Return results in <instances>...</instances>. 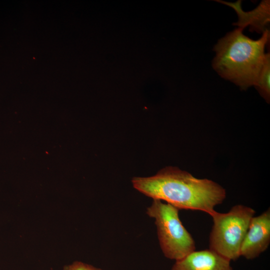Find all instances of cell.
Segmentation results:
<instances>
[{"label": "cell", "mask_w": 270, "mask_h": 270, "mask_svg": "<svg viewBox=\"0 0 270 270\" xmlns=\"http://www.w3.org/2000/svg\"><path fill=\"white\" fill-rule=\"evenodd\" d=\"M270 243V208L253 216L241 244L240 256L247 260L258 257Z\"/></svg>", "instance_id": "obj_5"}, {"label": "cell", "mask_w": 270, "mask_h": 270, "mask_svg": "<svg viewBox=\"0 0 270 270\" xmlns=\"http://www.w3.org/2000/svg\"><path fill=\"white\" fill-rule=\"evenodd\" d=\"M252 208L237 204L226 213L215 211L210 216L213 226L209 238L210 249L230 260L240 256L242 243L255 214Z\"/></svg>", "instance_id": "obj_3"}, {"label": "cell", "mask_w": 270, "mask_h": 270, "mask_svg": "<svg viewBox=\"0 0 270 270\" xmlns=\"http://www.w3.org/2000/svg\"><path fill=\"white\" fill-rule=\"evenodd\" d=\"M62 270H103L79 261L65 266Z\"/></svg>", "instance_id": "obj_9"}, {"label": "cell", "mask_w": 270, "mask_h": 270, "mask_svg": "<svg viewBox=\"0 0 270 270\" xmlns=\"http://www.w3.org/2000/svg\"><path fill=\"white\" fill-rule=\"evenodd\" d=\"M238 28L220 39L214 48L216 56L212 66L223 78L246 90L254 86L264 62V48L270 40V30L257 40L242 34Z\"/></svg>", "instance_id": "obj_2"}, {"label": "cell", "mask_w": 270, "mask_h": 270, "mask_svg": "<svg viewBox=\"0 0 270 270\" xmlns=\"http://www.w3.org/2000/svg\"><path fill=\"white\" fill-rule=\"evenodd\" d=\"M171 270H233L230 261L209 249L194 251L176 260Z\"/></svg>", "instance_id": "obj_6"}, {"label": "cell", "mask_w": 270, "mask_h": 270, "mask_svg": "<svg viewBox=\"0 0 270 270\" xmlns=\"http://www.w3.org/2000/svg\"><path fill=\"white\" fill-rule=\"evenodd\" d=\"M270 53H267L264 62L254 86L268 103L270 99Z\"/></svg>", "instance_id": "obj_8"}, {"label": "cell", "mask_w": 270, "mask_h": 270, "mask_svg": "<svg viewBox=\"0 0 270 270\" xmlns=\"http://www.w3.org/2000/svg\"><path fill=\"white\" fill-rule=\"evenodd\" d=\"M179 210L174 206L153 200L146 214L154 220L160 246L164 256L176 261L196 250L195 242L182 224Z\"/></svg>", "instance_id": "obj_4"}, {"label": "cell", "mask_w": 270, "mask_h": 270, "mask_svg": "<svg viewBox=\"0 0 270 270\" xmlns=\"http://www.w3.org/2000/svg\"><path fill=\"white\" fill-rule=\"evenodd\" d=\"M133 187L153 200L165 201L178 210L205 212L210 216L226 197L225 189L206 178H198L175 166H166L155 175L134 177Z\"/></svg>", "instance_id": "obj_1"}, {"label": "cell", "mask_w": 270, "mask_h": 270, "mask_svg": "<svg viewBox=\"0 0 270 270\" xmlns=\"http://www.w3.org/2000/svg\"><path fill=\"white\" fill-rule=\"evenodd\" d=\"M232 8L238 14V20L233 24L244 28L250 26V30L263 32L267 30L266 26L270 22V1L262 0L260 4L254 10L246 12L241 8V0L235 2L216 0Z\"/></svg>", "instance_id": "obj_7"}]
</instances>
